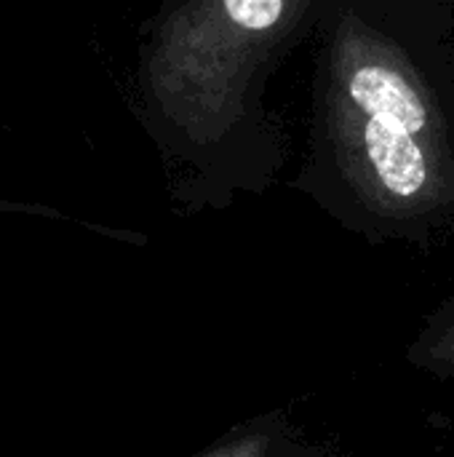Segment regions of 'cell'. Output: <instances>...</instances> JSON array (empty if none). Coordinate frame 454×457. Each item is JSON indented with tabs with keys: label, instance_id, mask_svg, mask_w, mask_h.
<instances>
[{
	"label": "cell",
	"instance_id": "1",
	"mask_svg": "<svg viewBox=\"0 0 454 457\" xmlns=\"http://www.w3.org/2000/svg\"><path fill=\"white\" fill-rule=\"evenodd\" d=\"M289 187L367 244L454 238V0H324Z\"/></svg>",
	"mask_w": 454,
	"mask_h": 457
},
{
	"label": "cell",
	"instance_id": "3",
	"mask_svg": "<svg viewBox=\"0 0 454 457\" xmlns=\"http://www.w3.org/2000/svg\"><path fill=\"white\" fill-rule=\"evenodd\" d=\"M195 457H348V453L313 439L289 410L276 407L227 428Z\"/></svg>",
	"mask_w": 454,
	"mask_h": 457
},
{
	"label": "cell",
	"instance_id": "2",
	"mask_svg": "<svg viewBox=\"0 0 454 457\" xmlns=\"http://www.w3.org/2000/svg\"><path fill=\"white\" fill-rule=\"evenodd\" d=\"M321 8L324 0H187L150 19L139 99L185 214L227 212L276 185L289 139L268 86L313 37Z\"/></svg>",
	"mask_w": 454,
	"mask_h": 457
},
{
	"label": "cell",
	"instance_id": "4",
	"mask_svg": "<svg viewBox=\"0 0 454 457\" xmlns=\"http://www.w3.org/2000/svg\"><path fill=\"white\" fill-rule=\"evenodd\" d=\"M407 361L436 380H454V295L425 316L407 345Z\"/></svg>",
	"mask_w": 454,
	"mask_h": 457
}]
</instances>
